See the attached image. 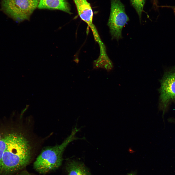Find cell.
I'll list each match as a JSON object with an SVG mask.
<instances>
[{"label":"cell","instance_id":"cell-16","mask_svg":"<svg viewBox=\"0 0 175 175\" xmlns=\"http://www.w3.org/2000/svg\"><path fill=\"white\" fill-rule=\"evenodd\" d=\"M1 139V137H0V139Z\"/></svg>","mask_w":175,"mask_h":175},{"label":"cell","instance_id":"cell-13","mask_svg":"<svg viewBox=\"0 0 175 175\" xmlns=\"http://www.w3.org/2000/svg\"><path fill=\"white\" fill-rule=\"evenodd\" d=\"M154 4L157 5V4L158 0H153Z\"/></svg>","mask_w":175,"mask_h":175},{"label":"cell","instance_id":"cell-12","mask_svg":"<svg viewBox=\"0 0 175 175\" xmlns=\"http://www.w3.org/2000/svg\"><path fill=\"white\" fill-rule=\"evenodd\" d=\"M168 121L172 123L175 124V118L169 119Z\"/></svg>","mask_w":175,"mask_h":175},{"label":"cell","instance_id":"cell-3","mask_svg":"<svg viewBox=\"0 0 175 175\" xmlns=\"http://www.w3.org/2000/svg\"><path fill=\"white\" fill-rule=\"evenodd\" d=\"M40 0H1V9L15 21L29 19Z\"/></svg>","mask_w":175,"mask_h":175},{"label":"cell","instance_id":"cell-5","mask_svg":"<svg viewBox=\"0 0 175 175\" xmlns=\"http://www.w3.org/2000/svg\"><path fill=\"white\" fill-rule=\"evenodd\" d=\"M160 82L159 107L163 117L170 103L175 101V66L165 72Z\"/></svg>","mask_w":175,"mask_h":175},{"label":"cell","instance_id":"cell-9","mask_svg":"<svg viewBox=\"0 0 175 175\" xmlns=\"http://www.w3.org/2000/svg\"><path fill=\"white\" fill-rule=\"evenodd\" d=\"M131 3L137 13L141 21V15L146 0H130Z\"/></svg>","mask_w":175,"mask_h":175},{"label":"cell","instance_id":"cell-1","mask_svg":"<svg viewBox=\"0 0 175 175\" xmlns=\"http://www.w3.org/2000/svg\"><path fill=\"white\" fill-rule=\"evenodd\" d=\"M7 135V146L1 161L0 174L2 175L21 170L29 163L32 157L30 143L23 134L13 132Z\"/></svg>","mask_w":175,"mask_h":175},{"label":"cell","instance_id":"cell-14","mask_svg":"<svg viewBox=\"0 0 175 175\" xmlns=\"http://www.w3.org/2000/svg\"><path fill=\"white\" fill-rule=\"evenodd\" d=\"M169 7H171L172 8H173V9L175 15V6H174L173 7L172 6H169Z\"/></svg>","mask_w":175,"mask_h":175},{"label":"cell","instance_id":"cell-6","mask_svg":"<svg viewBox=\"0 0 175 175\" xmlns=\"http://www.w3.org/2000/svg\"><path fill=\"white\" fill-rule=\"evenodd\" d=\"M37 8L39 9L59 10L70 14L71 13L67 0H40Z\"/></svg>","mask_w":175,"mask_h":175},{"label":"cell","instance_id":"cell-4","mask_svg":"<svg viewBox=\"0 0 175 175\" xmlns=\"http://www.w3.org/2000/svg\"><path fill=\"white\" fill-rule=\"evenodd\" d=\"M111 11L107 23L112 39L118 41L122 38V28L129 20L124 6L120 0H111Z\"/></svg>","mask_w":175,"mask_h":175},{"label":"cell","instance_id":"cell-15","mask_svg":"<svg viewBox=\"0 0 175 175\" xmlns=\"http://www.w3.org/2000/svg\"><path fill=\"white\" fill-rule=\"evenodd\" d=\"M126 175H136V174H135L134 173H130L129 174H128Z\"/></svg>","mask_w":175,"mask_h":175},{"label":"cell","instance_id":"cell-10","mask_svg":"<svg viewBox=\"0 0 175 175\" xmlns=\"http://www.w3.org/2000/svg\"><path fill=\"white\" fill-rule=\"evenodd\" d=\"M8 140L7 135L0 140V174L1 169V161L3 153L6 148Z\"/></svg>","mask_w":175,"mask_h":175},{"label":"cell","instance_id":"cell-2","mask_svg":"<svg viewBox=\"0 0 175 175\" xmlns=\"http://www.w3.org/2000/svg\"><path fill=\"white\" fill-rule=\"evenodd\" d=\"M76 132L73 130L71 134L61 144L48 147L43 149L34 163V169L42 174L58 169L62 165V155L66 147L73 140L79 139L74 136Z\"/></svg>","mask_w":175,"mask_h":175},{"label":"cell","instance_id":"cell-7","mask_svg":"<svg viewBox=\"0 0 175 175\" xmlns=\"http://www.w3.org/2000/svg\"><path fill=\"white\" fill-rule=\"evenodd\" d=\"M81 18L87 24L93 22V11L87 0H73Z\"/></svg>","mask_w":175,"mask_h":175},{"label":"cell","instance_id":"cell-11","mask_svg":"<svg viewBox=\"0 0 175 175\" xmlns=\"http://www.w3.org/2000/svg\"><path fill=\"white\" fill-rule=\"evenodd\" d=\"M17 175H33L26 171H23Z\"/></svg>","mask_w":175,"mask_h":175},{"label":"cell","instance_id":"cell-8","mask_svg":"<svg viewBox=\"0 0 175 175\" xmlns=\"http://www.w3.org/2000/svg\"><path fill=\"white\" fill-rule=\"evenodd\" d=\"M65 168L67 175H91L83 163L74 160H69Z\"/></svg>","mask_w":175,"mask_h":175}]
</instances>
